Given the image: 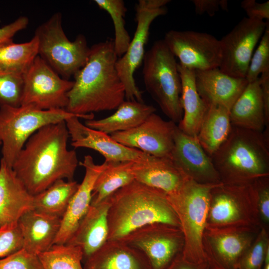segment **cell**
<instances>
[{
  "label": "cell",
  "instance_id": "1",
  "mask_svg": "<svg viewBox=\"0 0 269 269\" xmlns=\"http://www.w3.org/2000/svg\"><path fill=\"white\" fill-rule=\"evenodd\" d=\"M65 121L46 125L27 140L12 168L32 196L60 179L74 180L79 164L77 153L68 148Z\"/></svg>",
  "mask_w": 269,
  "mask_h": 269
},
{
  "label": "cell",
  "instance_id": "2",
  "mask_svg": "<svg viewBox=\"0 0 269 269\" xmlns=\"http://www.w3.org/2000/svg\"><path fill=\"white\" fill-rule=\"evenodd\" d=\"M118 59L113 39L92 46L86 64L73 76L65 110L81 116L116 110L126 99Z\"/></svg>",
  "mask_w": 269,
  "mask_h": 269
},
{
  "label": "cell",
  "instance_id": "3",
  "mask_svg": "<svg viewBox=\"0 0 269 269\" xmlns=\"http://www.w3.org/2000/svg\"><path fill=\"white\" fill-rule=\"evenodd\" d=\"M109 198L108 240H120L136 229L154 223L180 228L167 195L160 190L134 180Z\"/></svg>",
  "mask_w": 269,
  "mask_h": 269
},
{
  "label": "cell",
  "instance_id": "4",
  "mask_svg": "<svg viewBox=\"0 0 269 269\" xmlns=\"http://www.w3.org/2000/svg\"><path fill=\"white\" fill-rule=\"evenodd\" d=\"M211 158L223 183L249 184L269 176V134L232 126Z\"/></svg>",
  "mask_w": 269,
  "mask_h": 269
},
{
  "label": "cell",
  "instance_id": "5",
  "mask_svg": "<svg viewBox=\"0 0 269 269\" xmlns=\"http://www.w3.org/2000/svg\"><path fill=\"white\" fill-rule=\"evenodd\" d=\"M142 76L146 91L170 121L183 116L181 81L175 57L163 40L155 41L143 59Z\"/></svg>",
  "mask_w": 269,
  "mask_h": 269
},
{
  "label": "cell",
  "instance_id": "6",
  "mask_svg": "<svg viewBox=\"0 0 269 269\" xmlns=\"http://www.w3.org/2000/svg\"><path fill=\"white\" fill-rule=\"evenodd\" d=\"M77 117L86 120L93 114L81 116L65 109L41 110L29 106L0 107V142L1 159L9 167L12 165L29 138L41 128Z\"/></svg>",
  "mask_w": 269,
  "mask_h": 269
},
{
  "label": "cell",
  "instance_id": "7",
  "mask_svg": "<svg viewBox=\"0 0 269 269\" xmlns=\"http://www.w3.org/2000/svg\"><path fill=\"white\" fill-rule=\"evenodd\" d=\"M215 185L199 183L189 178L179 191L167 195L184 237L182 256L192 263L206 262L202 239L206 227L210 191Z\"/></svg>",
  "mask_w": 269,
  "mask_h": 269
},
{
  "label": "cell",
  "instance_id": "8",
  "mask_svg": "<svg viewBox=\"0 0 269 269\" xmlns=\"http://www.w3.org/2000/svg\"><path fill=\"white\" fill-rule=\"evenodd\" d=\"M38 55L62 78L69 80L86 64L90 55L86 37L69 40L62 26V14L54 13L36 29Z\"/></svg>",
  "mask_w": 269,
  "mask_h": 269
},
{
  "label": "cell",
  "instance_id": "9",
  "mask_svg": "<svg viewBox=\"0 0 269 269\" xmlns=\"http://www.w3.org/2000/svg\"><path fill=\"white\" fill-rule=\"evenodd\" d=\"M261 228L252 184L215 185L210 194L206 227Z\"/></svg>",
  "mask_w": 269,
  "mask_h": 269
},
{
  "label": "cell",
  "instance_id": "10",
  "mask_svg": "<svg viewBox=\"0 0 269 269\" xmlns=\"http://www.w3.org/2000/svg\"><path fill=\"white\" fill-rule=\"evenodd\" d=\"M170 2L169 0H139L136 4L135 31L126 52L116 64L128 101L143 102L142 92L136 86L134 74L143 61L151 24L157 17L166 14V5Z\"/></svg>",
  "mask_w": 269,
  "mask_h": 269
},
{
  "label": "cell",
  "instance_id": "11",
  "mask_svg": "<svg viewBox=\"0 0 269 269\" xmlns=\"http://www.w3.org/2000/svg\"><path fill=\"white\" fill-rule=\"evenodd\" d=\"M73 81L64 79L37 55L23 74L21 105L41 110L66 109Z\"/></svg>",
  "mask_w": 269,
  "mask_h": 269
},
{
  "label": "cell",
  "instance_id": "12",
  "mask_svg": "<svg viewBox=\"0 0 269 269\" xmlns=\"http://www.w3.org/2000/svg\"><path fill=\"white\" fill-rule=\"evenodd\" d=\"M119 240L141 252L151 269H166L182 254L184 246L180 228L165 223L144 226Z\"/></svg>",
  "mask_w": 269,
  "mask_h": 269
},
{
  "label": "cell",
  "instance_id": "13",
  "mask_svg": "<svg viewBox=\"0 0 269 269\" xmlns=\"http://www.w3.org/2000/svg\"><path fill=\"white\" fill-rule=\"evenodd\" d=\"M260 228H206L202 250L210 269H238L242 256L258 235Z\"/></svg>",
  "mask_w": 269,
  "mask_h": 269
},
{
  "label": "cell",
  "instance_id": "14",
  "mask_svg": "<svg viewBox=\"0 0 269 269\" xmlns=\"http://www.w3.org/2000/svg\"><path fill=\"white\" fill-rule=\"evenodd\" d=\"M179 64L193 70L219 68L221 60L220 40L209 33L170 30L163 39Z\"/></svg>",
  "mask_w": 269,
  "mask_h": 269
},
{
  "label": "cell",
  "instance_id": "15",
  "mask_svg": "<svg viewBox=\"0 0 269 269\" xmlns=\"http://www.w3.org/2000/svg\"><path fill=\"white\" fill-rule=\"evenodd\" d=\"M268 22L244 17L223 36L220 40L221 60L219 68L232 76L245 78L254 51Z\"/></svg>",
  "mask_w": 269,
  "mask_h": 269
},
{
  "label": "cell",
  "instance_id": "16",
  "mask_svg": "<svg viewBox=\"0 0 269 269\" xmlns=\"http://www.w3.org/2000/svg\"><path fill=\"white\" fill-rule=\"evenodd\" d=\"M177 126L154 113L138 126L110 135L120 143L148 155L170 158Z\"/></svg>",
  "mask_w": 269,
  "mask_h": 269
},
{
  "label": "cell",
  "instance_id": "17",
  "mask_svg": "<svg viewBox=\"0 0 269 269\" xmlns=\"http://www.w3.org/2000/svg\"><path fill=\"white\" fill-rule=\"evenodd\" d=\"M74 117L65 121L71 145L74 148H87L94 150L107 162L147 161L153 156L137 149L126 146L114 139L111 135L91 129Z\"/></svg>",
  "mask_w": 269,
  "mask_h": 269
},
{
  "label": "cell",
  "instance_id": "18",
  "mask_svg": "<svg viewBox=\"0 0 269 269\" xmlns=\"http://www.w3.org/2000/svg\"><path fill=\"white\" fill-rule=\"evenodd\" d=\"M170 158L189 179L204 184L221 183L211 157L199 142L197 136L188 135L177 126Z\"/></svg>",
  "mask_w": 269,
  "mask_h": 269
},
{
  "label": "cell",
  "instance_id": "19",
  "mask_svg": "<svg viewBox=\"0 0 269 269\" xmlns=\"http://www.w3.org/2000/svg\"><path fill=\"white\" fill-rule=\"evenodd\" d=\"M79 164L84 167L85 175L62 218L54 244H65L86 214L91 205L95 181L107 166V162L105 161L102 164H96L92 156L87 155Z\"/></svg>",
  "mask_w": 269,
  "mask_h": 269
},
{
  "label": "cell",
  "instance_id": "20",
  "mask_svg": "<svg viewBox=\"0 0 269 269\" xmlns=\"http://www.w3.org/2000/svg\"><path fill=\"white\" fill-rule=\"evenodd\" d=\"M33 209V196L27 191L12 167L0 162V228L17 224Z\"/></svg>",
  "mask_w": 269,
  "mask_h": 269
},
{
  "label": "cell",
  "instance_id": "21",
  "mask_svg": "<svg viewBox=\"0 0 269 269\" xmlns=\"http://www.w3.org/2000/svg\"><path fill=\"white\" fill-rule=\"evenodd\" d=\"M194 77L197 90L207 104L230 110L248 83L246 78L232 76L219 68L194 70Z\"/></svg>",
  "mask_w": 269,
  "mask_h": 269
},
{
  "label": "cell",
  "instance_id": "22",
  "mask_svg": "<svg viewBox=\"0 0 269 269\" xmlns=\"http://www.w3.org/2000/svg\"><path fill=\"white\" fill-rule=\"evenodd\" d=\"M109 206V197L98 204L91 205L65 244L79 247L83 253L84 261L108 241Z\"/></svg>",
  "mask_w": 269,
  "mask_h": 269
},
{
  "label": "cell",
  "instance_id": "23",
  "mask_svg": "<svg viewBox=\"0 0 269 269\" xmlns=\"http://www.w3.org/2000/svg\"><path fill=\"white\" fill-rule=\"evenodd\" d=\"M131 171L134 180L167 195L177 192L189 179L169 157L153 156L147 161L134 162Z\"/></svg>",
  "mask_w": 269,
  "mask_h": 269
},
{
  "label": "cell",
  "instance_id": "24",
  "mask_svg": "<svg viewBox=\"0 0 269 269\" xmlns=\"http://www.w3.org/2000/svg\"><path fill=\"white\" fill-rule=\"evenodd\" d=\"M62 218L35 210H30L19 219L17 224L23 238V248L38 255L54 245L59 231Z\"/></svg>",
  "mask_w": 269,
  "mask_h": 269
},
{
  "label": "cell",
  "instance_id": "25",
  "mask_svg": "<svg viewBox=\"0 0 269 269\" xmlns=\"http://www.w3.org/2000/svg\"><path fill=\"white\" fill-rule=\"evenodd\" d=\"M84 269H151L139 250L121 240H108L84 261Z\"/></svg>",
  "mask_w": 269,
  "mask_h": 269
},
{
  "label": "cell",
  "instance_id": "26",
  "mask_svg": "<svg viewBox=\"0 0 269 269\" xmlns=\"http://www.w3.org/2000/svg\"><path fill=\"white\" fill-rule=\"evenodd\" d=\"M232 126L263 132L265 128V109L259 78L248 83L230 111Z\"/></svg>",
  "mask_w": 269,
  "mask_h": 269
},
{
  "label": "cell",
  "instance_id": "27",
  "mask_svg": "<svg viewBox=\"0 0 269 269\" xmlns=\"http://www.w3.org/2000/svg\"><path fill=\"white\" fill-rule=\"evenodd\" d=\"M181 81V101L183 116L178 128L184 133L197 136L207 109V105L196 88L194 70L177 65Z\"/></svg>",
  "mask_w": 269,
  "mask_h": 269
},
{
  "label": "cell",
  "instance_id": "28",
  "mask_svg": "<svg viewBox=\"0 0 269 269\" xmlns=\"http://www.w3.org/2000/svg\"><path fill=\"white\" fill-rule=\"evenodd\" d=\"M156 109L136 101L125 100L112 115L101 119L86 120L87 127L107 134L132 129L143 123Z\"/></svg>",
  "mask_w": 269,
  "mask_h": 269
},
{
  "label": "cell",
  "instance_id": "29",
  "mask_svg": "<svg viewBox=\"0 0 269 269\" xmlns=\"http://www.w3.org/2000/svg\"><path fill=\"white\" fill-rule=\"evenodd\" d=\"M207 105V109L197 138L203 149L211 157L227 139L232 124L230 110L215 104Z\"/></svg>",
  "mask_w": 269,
  "mask_h": 269
},
{
  "label": "cell",
  "instance_id": "30",
  "mask_svg": "<svg viewBox=\"0 0 269 269\" xmlns=\"http://www.w3.org/2000/svg\"><path fill=\"white\" fill-rule=\"evenodd\" d=\"M79 185L77 181L60 179L33 196V210L62 218Z\"/></svg>",
  "mask_w": 269,
  "mask_h": 269
},
{
  "label": "cell",
  "instance_id": "31",
  "mask_svg": "<svg viewBox=\"0 0 269 269\" xmlns=\"http://www.w3.org/2000/svg\"><path fill=\"white\" fill-rule=\"evenodd\" d=\"M107 162V166L95 181L91 205L101 203L134 180L131 171L133 161Z\"/></svg>",
  "mask_w": 269,
  "mask_h": 269
},
{
  "label": "cell",
  "instance_id": "32",
  "mask_svg": "<svg viewBox=\"0 0 269 269\" xmlns=\"http://www.w3.org/2000/svg\"><path fill=\"white\" fill-rule=\"evenodd\" d=\"M38 55V41L16 43L12 39L0 44V70L24 74Z\"/></svg>",
  "mask_w": 269,
  "mask_h": 269
},
{
  "label": "cell",
  "instance_id": "33",
  "mask_svg": "<svg viewBox=\"0 0 269 269\" xmlns=\"http://www.w3.org/2000/svg\"><path fill=\"white\" fill-rule=\"evenodd\" d=\"M38 257L43 269H84L83 254L79 247L67 244H54Z\"/></svg>",
  "mask_w": 269,
  "mask_h": 269
},
{
  "label": "cell",
  "instance_id": "34",
  "mask_svg": "<svg viewBox=\"0 0 269 269\" xmlns=\"http://www.w3.org/2000/svg\"><path fill=\"white\" fill-rule=\"evenodd\" d=\"M99 8L106 11L111 17L114 26L115 51L119 57L127 51L131 39L125 28V16L127 10L122 0H95Z\"/></svg>",
  "mask_w": 269,
  "mask_h": 269
},
{
  "label": "cell",
  "instance_id": "35",
  "mask_svg": "<svg viewBox=\"0 0 269 269\" xmlns=\"http://www.w3.org/2000/svg\"><path fill=\"white\" fill-rule=\"evenodd\" d=\"M23 74L0 70V107L21 105Z\"/></svg>",
  "mask_w": 269,
  "mask_h": 269
},
{
  "label": "cell",
  "instance_id": "36",
  "mask_svg": "<svg viewBox=\"0 0 269 269\" xmlns=\"http://www.w3.org/2000/svg\"><path fill=\"white\" fill-rule=\"evenodd\" d=\"M269 250V231L261 228L256 239L244 253L238 269H262Z\"/></svg>",
  "mask_w": 269,
  "mask_h": 269
},
{
  "label": "cell",
  "instance_id": "37",
  "mask_svg": "<svg viewBox=\"0 0 269 269\" xmlns=\"http://www.w3.org/2000/svg\"><path fill=\"white\" fill-rule=\"evenodd\" d=\"M267 71H269V21L259 44L253 54L245 78L248 83H251L258 79L262 73Z\"/></svg>",
  "mask_w": 269,
  "mask_h": 269
},
{
  "label": "cell",
  "instance_id": "38",
  "mask_svg": "<svg viewBox=\"0 0 269 269\" xmlns=\"http://www.w3.org/2000/svg\"><path fill=\"white\" fill-rule=\"evenodd\" d=\"M251 184L256 197L261 228L269 231V176L258 178Z\"/></svg>",
  "mask_w": 269,
  "mask_h": 269
},
{
  "label": "cell",
  "instance_id": "39",
  "mask_svg": "<svg viewBox=\"0 0 269 269\" xmlns=\"http://www.w3.org/2000/svg\"><path fill=\"white\" fill-rule=\"evenodd\" d=\"M0 269H43L37 255L23 249L0 259Z\"/></svg>",
  "mask_w": 269,
  "mask_h": 269
},
{
  "label": "cell",
  "instance_id": "40",
  "mask_svg": "<svg viewBox=\"0 0 269 269\" xmlns=\"http://www.w3.org/2000/svg\"><path fill=\"white\" fill-rule=\"evenodd\" d=\"M23 248V238L18 224L0 228V258L7 257Z\"/></svg>",
  "mask_w": 269,
  "mask_h": 269
},
{
  "label": "cell",
  "instance_id": "41",
  "mask_svg": "<svg viewBox=\"0 0 269 269\" xmlns=\"http://www.w3.org/2000/svg\"><path fill=\"white\" fill-rule=\"evenodd\" d=\"M241 7L246 12L247 17L262 20L269 19V1L259 3L255 0H244L241 2Z\"/></svg>",
  "mask_w": 269,
  "mask_h": 269
},
{
  "label": "cell",
  "instance_id": "42",
  "mask_svg": "<svg viewBox=\"0 0 269 269\" xmlns=\"http://www.w3.org/2000/svg\"><path fill=\"white\" fill-rule=\"evenodd\" d=\"M191 2L196 13L199 15L207 13L212 16L220 9L226 11L228 10L227 0H192Z\"/></svg>",
  "mask_w": 269,
  "mask_h": 269
},
{
  "label": "cell",
  "instance_id": "43",
  "mask_svg": "<svg viewBox=\"0 0 269 269\" xmlns=\"http://www.w3.org/2000/svg\"><path fill=\"white\" fill-rule=\"evenodd\" d=\"M28 22L29 20L26 16H21L13 22L0 27V44L12 39L16 33L27 27Z\"/></svg>",
  "mask_w": 269,
  "mask_h": 269
},
{
  "label": "cell",
  "instance_id": "44",
  "mask_svg": "<svg viewBox=\"0 0 269 269\" xmlns=\"http://www.w3.org/2000/svg\"><path fill=\"white\" fill-rule=\"evenodd\" d=\"M259 79L265 109L266 125L264 131L269 132V71L262 73Z\"/></svg>",
  "mask_w": 269,
  "mask_h": 269
},
{
  "label": "cell",
  "instance_id": "45",
  "mask_svg": "<svg viewBox=\"0 0 269 269\" xmlns=\"http://www.w3.org/2000/svg\"><path fill=\"white\" fill-rule=\"evenodd\" d=\"M166 269H210L206 262L194 263L184 259L182 254L178 256Z\"/></svg>",
  "mask_w": 269,
  "mask_h": 269
},
{
  "label": "cell",
  "instance_id": "46",
  "mask_svg": "<svg viewBox=\"0 0 269 269\" xmlns=\"http://www.w3.org/2000/svg\"><path fill=\"white\" fill-rule=\"evenodd\" d=\"M1 145V142H0V145Z\"/></svg>",
  "mask_w": 269,
  "mask_h": 269
}]
</instances>
